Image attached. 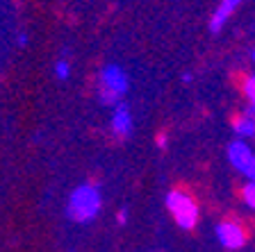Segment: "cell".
Segmentation results:
<instances>
[{
	"instance_id": "1",
	"label": "cell",
	"mask_w": 255,
	"mask_h": 252,
	"mask_svg": "<svg viewBox=\"0 0 255 252\" xmlns=\"http://www.w3.org/2000/svg\"><path fill=\"white\" fill-rule=\"evenodd\" d=\"M103 205V195L101 189L96 184H80L78 189H73L69 198V207H66V214H69L71 221L75 223H89L94 221Z\"/></svg>"
},
{
	"instance_id": "2",
	"label": "cell",
	"mask_w": 255,
	"mask_h": 252,
	"mask_svg": "<svg viewBox=\"0 0 255 252\" xmlns=\"http://www.w3.org/2000/svg\"><path fill=\"white\" fill-rule=\"evenodd\" d=\"M164 205L169 209V214L173 216V221L178 227H182L187 232L196 227L198 218H201V207H198V202L187 191H182V189L169 191L164 198Z\"/></svg>"
},
{
	"instance_id": "3",
	"label": "cell",
	"mask_w": 255,
	"mask_h": 252,
	"mask_svg": "<svg viewBox=\"0 0 255 252\" xmlns=\"http://www.w3.org/2000/svg\"><path fill=\"white\" fill-rule=\"evenodd\" d=\"M128 86H130V80H128V73L117 66V64H110L105 66L101 73V100L105 105H117L119 98L126 95Z\"/></svg>"
},
{
	"instance_id": "4",
	"label": "cell",
	"mask_w": 255,
	"mask_h": 252,
	"mask_svg": "<svg viewBox=\"0 0 255 252\" xmlns=\"http://www.w3.org/2000/svg\"><path fill=\"white\" fill-rule=\"evenodd\" d=\"M214 234H217L219 246L226 248V250H242L249 241L244 225L237 221H221L214 227Z\"/></svg>"
},
{
	"instance_id": "5",
	"label": "cell",
	"mask_w": 255,
	"mask_h": 252,
	"mask_svg": "<svg viewBox=\"0 0 255 252\" xmlns=\"http://www.w3.org/2000/svg\"><path fill=\"white\" fill-rule=\"evenodd\" d=\"M253 157H255L253 150H251V146L244 139H235L228 146V162H230V166L237 168V170H244V168L253 162Z\"/></svg>"
},
{
	"instance_id": "6",
	"label": "cell",
	"mask_w": 255,
	"mask_h": 252,
	"mask_svg": "<svg viewBox=\"0 0 255 252\" xmlns=\"http://www.w3.org/2000/svg\"><path fill=\"white\" fill-rule=\"evenodd\" d=\"M110 125H112V132H114L117 137H121V139L130 137V132H132V114H130L128 105H121V102H119V105L114 107Z\"/></svg>"
},
{
	"instance_id": "7",
	"label": "cell",
	"mask_w": 255,
	"mask_h": 252,
	"mask_svg": "<svg viewBox=\"0 0 255 252\" xmlns=\"http://www.w3.org/2000/svg\"><path fill=\"white\" fill-rule=\"evenodd\" d=\"M239 5H242V0H221L219 7L214 9L212 18H210V32H212V34H219V32L223 30V25L228 23V18L233 16V11L237 9Z\"/></svg>"
},
{
	"instance_id": "8",
	"label": "cell",
	"mask_w": 255,
	"mask_h": 252,
	"mask_svg": "<svg viewBox=\"0 0 255 252\" xmlns=\"http://www.w3.org/2000/svg\"><path fill=\"white\" fill-rule=\"evenodd\" d=\"M233 130H235V134H237V139L255 137V118H251V116H246V114L237 116L233 121Z\"/></svg>"
},
{
	"instance_id": "9",
	"label": "cell",
	"mask_w": 255,
	"mask_h": 252,
	"mask_svg": "<svg viewBox=\"0 0 255 252\" xmlns=\"http://www.w3.org/2000/svg\"><path fill=\"white\" fill-rule=\"evenodd\" d=\"M239 193H242V202H244L251 211H255V182H246Z\"/></svg>"
},
{
	"instance_id": "10",
	"label": "cell",
	"mask_w": 255,
	"mask_h": 252,
	"mask_svg": "<svg viewBox=\"0 0 255 252\" xmlns=\"http://www.w3.org/2000/svg\"><path fill=\"white\" fill-rule=\"evenodd\" d=\"M244 95L249 98V102H255V75L244 80Z\"/></svg>"
},
{
	"instance_id": "11",
	"label": "cell",
	"mask_w": 255,
	"mask_h": 252,
	"mask_svg": "<svg viewBox=\"0 0 255 252\" xmlns=\"http://www.w3.org/2000/svg\"><path fill=\"white\" fill-rule=\"evenodd\" d=\"M69 71H71V66H69V62H64V59H59V62L55 64V73H57L59 80L69 78Z\"/></svg>"
},
{
	"instance_id": "12",
	"label": "cell",
	"mask_w": 255,
	"mask_h": 252,
	"mask_svg": "<svg viewBox=\"0 0 255 252\" xmlns=\"http://www.w3.org/2000/svg\"><path fill=\"white\" fill-rule=\"evenodd\" d=\"M242 173L246 175V179H249V182H255V157H253V162H251L249 166L242 170Z\"/></svg>"
},
{
	"instance_id": "13",
	"label": "cell",
	"mask_w": 255,
	"mask_h": 252,
	"mask_svg": "<svg viewBox=\"0 0 255 252\" xmlns=\"http://www.w3.org/2000/svg\"><path fill=\"white\" fill-rule=\"evenodd\" d=\"M244 114H246V116H251V118H255V102H249V105H246Z\"/></svg>"
},
{
	"instance_id": "14",
	"label": "cell",
	"mask_w": 255,
	"mask_h": 252,
	"mask_svg": "<svg viewBox=\"0 0 255 252\" xmlns=\"http://www.w3.org/2000/svg\"><path fill=\"white\" fill-rule=\"evenodd\" d=\"M157 146H159V148L166 146V134H159V137H157Z\"/></svg>"
},
{
	"instance_id": "15",
	"label": "cell",
	"mask_w": 255,
	"mask_h": 252,
	"mask_svg": "<svg viewBox=\"0 0 255 252\" xmlns=\"http://www.w3.org/2000/svg\"><path fill=\"white\" fill-rule=\"evenodd\" d=\"M126 216H128V211H126V209H121V211H119V223H121V225H123V223H126Z\"/></svg>"
},
{
	"instance_id": "16",
	"label": "cell",
	"mask_w": 255,
	"mask_h": 252,
	"mask_svg": "<svg viewBox=\"0 0 255 252\" xmlns=\"http://www.w3.org/2000/svg\"><path fill=\"white\" fill-rule=\"evenodd\" d=\"M251 59H253V62H255V48H253V50H251Z\"/></svg>"
}]
</instances>
